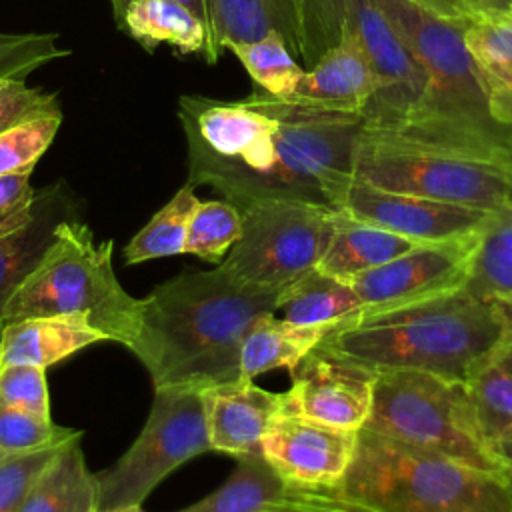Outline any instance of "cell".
<instances>
[{"mask_svg":"<svg viewBox=\"0 0 512 512\" xmlns=\"http://www.w3.org/2000/svg\"><path fill=\"white\" fill-rule=\"evenodd\" d=\"M286 414L360 430L368 420L376 370L314 346L290 374Z\"/></svg>","mask_w":512,"mask_h":512,"instance_id":"4fadbf2b","label":"cell"},{"mask_svg":"<svg viewBox=\"0 0 512 512\" xmlns=\"http://www.w3.org/2000/svg\"><path fill=\"white\" fill-rule=\"evenodd\" d=\"M62 220L66 216L60 214L54 198L44 194L38 196L36 212L26 224L0 234V318L14 290L40 262Z\"/></svg>","mask_w":512,"mask_h":512,"instance_id":"484cf974","label":"cell"},{"mask_svg":"<svg viewBox=\"0 0 512 512\" xmlns=\"http://www.w3.org/2000/svg\"><path fill=\"white\" fill-rule=\"evenodd\" d=\"M464 286L512 304V202L490 212L480 228Z\"/></svg>","mask_w":512,"mask_h":512,"instance_id":"83f0119b","label":"cell"},{"mask_svg":"<svg viewBox=\"0 0 512 512\" xmlns=\"http://www.w3.org/2000/svg\"><path fill=\"white\" fill-rule=\"evenodd\" d=\"M78 438H82L80 430L58 426L52 418L0 402V456L56 448Z\"/></svg>","mask_w":512,"mask_h":512,"instance_id":"d6a6232c","label":"cell"},{"mask_svg":"<svg viewBox=\"0 0 512 512\" xmlns=\"http://www.w3.org/2000/svg\"><path fill=\"white\" fill-rule=\"evenodd\" d=\"M66 54L52 32H0V78H26Z\"/></svg>","mask_w":512,"mask_h":512,"instance_id":"e575fe53","label":"cell"},{"mask_svg":"<svg viewBox=\"0 0 512 512\" xmlns=\"http://www.w3.org/2000/svg\"><path fill=\"white\" fill-rule=\"evenodd\" d=\"M284 286L244 282L220 264L182 272L142 298L130 352L154 390L200 388L240 380V352L252 324L276 312Z\"/></svg>","mask_w":512,"mask_h":512,"instance_id":"7a4b0ae2","label":"cell"},{"mask_svg":"<svg viewBox=\"0 0 512 512\" xmlns=\"http://www.w3.org/2000/svg\"><path fill=\"white\" fill-rule=\"evenodd\" d=\"M62 124V112L44 114L0 132V174L32 172L52 144Z\"/></svg>","mask_w":512,"mask_h":512,"instance_id":"836d02e7","label":"cell"},{"mask_svg":"<svg viewBox=\"0 0 512 512\" xmlns=\"http://www.w3.org/2000/svg\"><path fill=\"white\" fill-rule=\"evenodd\" d=\"M54 112H62L54 94L28 86L24 78H0V132Z\"/></svg>","mask_w":512,"mask_h":512,"instance_id":"74e56055","label":"cell"},{"mask_svg":"<svg viewBox=\"0 0 512 512\" xmlns=\"http://www.w3.org/2000/svg\"><path fill=\"white\" fill-rule=\"evenodd\" d=\"M242 234V214L228 200H200L190 216L184 254L220 264Z\"/></svg>","mask_w":512,"mask_h":512,"instance_id":"1f68e13d","label":"cell"},{"mask_svg":"<svg viewBox=\"0 0 512 512\" xmlns=\"http://www.w3.org/2000/svg\"><path fill=\"white\" fill-rule=\"evenodd\" d=\"M194 186L186 182L126 244L124 262L140 264L152 258L184 254L186 230L198 204Z\"/></svg>","mask_w":512,"mask_h":512,"instance_id":"f1b7e54d","label":"cell"},{"mask_svg":"<svg viewBox=\"0 0 512 512\" xmlns=\"http://www.w3.org/2000/svg\"><path fill=\"white\" fill-rule=\"evenodd\" d=\"M114 242H96L78 220H62L36 268L22 280L2 310V324L32 316L82 314L128 350L140 330L142 298L130 296L112 266Z\"/></svg>","mask_w":512,"mask_h":512,"instance_id":"8992f818","label":"cell"},{"mask_svg":"<svg viewBox=\"0 0 512 512\" xmlns=\"http://www.w3.org/2000/svg\"><path fill=\"white\" fill-rule=\"evenodd\" d=\"M354 178L370 186L494 212L512 202V174L362 132Z\"/></svg>","mask_w":512,"mask_h":512,"instance_id":"8fae6325","label":"cell"},{"mask_svg":"<svg viewBox=\"0 0 512 512\" xmlns=\"http://www.w3.org/2000/svg\"><path fill=\"white\" fill-rule=\"evenodd\" d=\"M366 430L458 460L508 474L472 404L468 384L416 370H378Z\"/></svg>","mask_w":512,"mask_h":512,"instance_id":"52a82bcc","label":"cell"},{"mask_svg":"<svg viewBox=\"0 0 512 512\" xmlns=\"http://www.w3.org/2000/svg\"><path fill=\"white\" fill-rule=\"evenodd\" d=\"M230 52L250 74L254 88L274 98L288 100L304 74V68L294 60L280 32H270L254 42L236 44Z\"/></svg>","mask_w":512,"mask_h":512,"instance_id":"4dcf8cb0","label":"cell"},{"mask_svg":"<svg viewBox=\"0 0 512 512\" xmlns=\"http://www.w3.org/2000/svg\"><path fill=\"white\" fill-rule=\"evenodd\" d=\"M298 48L312 64L344 30L356 38L378 78V94L364 110L366 126L402 118L420 98L424 72L398 28L376 0H298Z\"/></svg>","mask_w":512,"mask_h":512,"instance_id":"ba28073f","label":"cell"},{"mask_svg":"<svg viewBox=\"0 0 512 512\" xmlns=\"http://www.w3.org/2000/svg\"><path fill=\"white\" fill-rule=\"evenodd\" d=\"M378 78L356 38L336 32L330 46L304 70L288 100L344 112H364L378 94Z\"/></svg>","mask_w":512,"mask_h":512,"instance_id":"e0dca14e","label":"cell"},{"mask_svg":"<svg viewBox=\"0 0 512 512\" xmlns=\"http://www.w3.org/2000/svg\"><path fill=\"white\" fill-rule=\"evenodd\" d=\"M464 44L492 118L512 126V16L508 12L480 14L464 28Z\"/></svg>","mask_w":512,"mask_h":512,"instance_id":"ffe728a7","label":"cell"},{"mask_svg":"<svg viewBox=\"0 0 512 512\" xmlns=\"http://www.w3.org/2000/svg\"><path fill=\"white\" fill-rule=\"evenodd\" d=\"M98 484L80 438L64 444L40 472L18 512H96Z\"/></svg>","mask_w":512,"mask_h":512,"instance_id":"7402d4cb","label":"cell"},{"mask_svg":"<svg viewBox=\"0 0 512 512\" xmlns=\"http://www.w3.org/2000/svg\"><path fill=\"white\" fill-rule=\"evenodd\" d=\"M478 234L448 242H426L398 258L358 274L350 286L364 310L394 308L464 286Z\"/></svg>","mask_w":512,"mask_h":512,"instance_id":"7c38bea8","label":"cell"},{"mask_svg":"<svg viewBox=\"0 0 512 512\" xmlns=\"http://www.w3.org/2000/svg\"><path fill=\"white\" fill-rule=\"evenodd\" d=\"M330 330V326H300L274 312L260 316L242 344L240 380H254L274 368H286L292 374Z\"/></svg>","mask_w":512,"mask_h":512,"instance_id":"cb8c5ba5","label":"cell"},{"mask_svg":"<svg viewBox=\"0 0 512 512\" xmlns=\"http://www.w3.org/2000/svg\"><path fill=\"white\" fill-rule=\"evenodd\" d=\"M192 186L206 184L238 210L286 198L340 208L350 182L364 112L274 98L254 88L244 100L182 96Z\"/></svg>","mask_w":512,"mask_h":512,"instance_id":"6da1fadb","label":"cell"},{"mask_svg":"<svg viewBox=\"0 0 512 512\" xmlns=\"http://www.w3.org/2000/svg\"><path fill=\"white\" fill-rule=\"evenodd\" d=\"M128 2H132V0H110V4H112V14L116 16ZM174 2H180V4H184L186 8H190V10L204 22V26H208V8H206V0H174ZM206 34H208V30H206Z\"/></svg>","mask_w":512,"mask_h":512,"instance_id":"7bdbcfd3","label":"cell"},{"mask_svg":"<svg viewBox=\"0 0 512 512\" xmlns=\"http://www.w3.org/2000/svg\"><path fill=\"white\" fill-rule=\"evenodd\" d=\"M32 172L0 174V234L26 224L38 206L30 184Z\"/></svg>","mask_w":512,"mask_h":512,"instance_id":"f35d334b","label":"cell"},{"mask_svg":"<svg viewBox=\"0 0 512 512\" xmlns=\"http://www.w3.org/2000/svg\"><path fill=\"white\" fill-rule=\"evenodd\" d=\"M60 448L0 456V512H18L24 496Z\"/></svg>","mask_w":512,"mask_h":512,"instance_id":"8d00e7d4","label":"cell"},{"mask_svg":"<svg viewBox=\"0 0 512 512\" xmlns=\"http://www.w3.org/2000/svg\"><path fill=\"white\" fill-rule=\"evenodd\" d=\"M508 14L512 16V0H510V4H508Z\"/></svg>","mask_w":512,"mask_h":512,"instance_id":"bcb514c9","label":"cell"},{"mask_svg":"<svg viewBox=\"0 0 512 512\" xmlns=\"http://www.w3.org/2000/svg\"><path fill=\"white\" fill-rule=\"evenodd\" d=\"M512 328L510 306L466 286L362 310L316 346L372 370H416L470 384Z\"/></svg>","mask_w":512,"mask_h":512,"instance_id":"277c9868","label":"cell"},{"mask_svg":"<svg viewBox=\"0 0 512 512\" xmlns=\"http://www.w3.org/2000/svg\"><path fill=\"white\" fill-rule=\"evenodd\" d=\"M412 2L460 26H468L474 18L484 14L478 0H412Z\"/></svg>","mask_w":512,"mask_h":512,"instance_id":"60d3db41","label":"cell"},{"mask_svg":"<svg viewBox=\"0 0 512 512\" xmlns=\"http://www.w3.org/2000/svg\"><path fill=\"white\" fill-rule=\"evenodd\" d=\"M288 484L264 460V456H240L228 480L206 498L178 512H260L278 502Z\"/></svg>","mask_w":512,"mask_h":512,"instance_id":"4316f807","label":"cell"},{"mask_svg":"<svg viewBox=\"0 0 512 512\" xmlns=\"http://www.w3.org/2000/svg\"><path fill=\"white\" fill-rule=\"evenodd\" d=\"M358 430L280 414L262 438V456L276 474L296 488H334L346 474Z\"/></svg>","mask_w":512,"mask_h":512,"instance_id":"5bb4252c","label":"cell"},{"mask_svg":"<svg viewBox=\"0 0 512 512\" xmlns=\"http://www.w3.org/2000/svg\"><path fill=\"white\" fill-rule=\"evenodd\" d=\"M0 402L44 418H52L46 374L38 366H0Z\"/></svg>","mask_w":512,"mask_h":512,"instance_id":"d590c367","label":"cell"},{"mask_svg":"<svg viewBox=\"0 0 512 512\" xmlns=\"http://www.w3.org/2000/svg\"><path fill=\"white\" fill-rule=\"evenodd\" d=\"M482 12H508L510 0H478Z\"/></svg>","mask_w":512,"mask_h":512,"instance_id":"ee69618b","label":"cell"},{"mask_svg":"<svg viewBox=\"0 0 512 512\" xmlns=\"http://www.w3.org/2000/svg\"><path fill=\"white\" fill-rule=\"evenodd\" d=\"M492 448H494L498 460L502 462L504 470L508 474H512V426L492 442Z\"/></svg>","mask_w":512,"mask_h":512,"instance_id":"b9f144b4","label":"cell"},{"mask_svg":"<svg viewBox=\"0 0 512 512\" xmlns=\"http://www.w3.org/2000/svg\"><path fill=\"white\" fill-rule=\"evenodd\" d=\"M510 312H512V304ZM482 432L490 442L512 426V328L468 384Z\"/></svg>","mask_w":512,"mask_h":512,"instance_id":"f546056e","label":"cell"},{"mask_svg":"<svg viewBox=\"0 0 512 512\" xmlns=\"http://www.w3.org/2000/svg\"><path fill=\"white\" fill-rule=\"evenodd\" d=\"M418 244L384 228L360 222L340 208L332 240L316 270L350 284L358 274L382 266Z\"/></svg>","mask_w":512,"mask_h":512,"instance_id":"44dd1931","label":"cell"},{"mask_svg":"<svg viewBox=\"0 0 512 512\" xmlns=\"http://www.w3.org/2000/svg\"><path fill=\"white\" fill-rule=\"evenodd\" d=\"M0 334H2V322H0Z\"/></svg>","mask_w":512,"mask_h":512,"instance_id":"c3c4849f","label":"cell"},{"mask_svg":"<svg viewBox=\"0 0 512 512\" xmlns=\"http://www.w3.org/2000/svg\"><path fill=\"white\" fill-rule=\"evenodd\" d=\"M210 448L240 456H260L262 438L286 414V392H270L252 380H236L204 390Z\"/></svg>","mask_w":512,"mask_h":512,"instance_id":"2e32d148","label":"cell"},{"mask_svg":"<svg viewBox=\"0 0 512 512\" xmlns=\"http://www.w3.org/2000/svg\"><path fill=\"white\" fill-rule=\"evenodd\" d=\"M348 216L426 244L478 234L490 212L438 202L414 194L390 192L352 180L340 206Z\"/></svg>","mask_w":512,"mask_h":512,"instance_id":"9a60e30c","label":"cell"},{"mask_svg":"<svg viewBox=\"0 0 512 512\" xmlns=\"http://www.w3.org/2000/svg\"><path fill=\"white\" fill-rule=\"evenodd\" d=\"M104 340L106 336L82 314L22 318L2 324L0 366L30 364L46 370Z\"/></svg>","mask_w":512,"mask_h":512,"instance_id":"ac0fdd59","label":"cell"},{"mask_svg":"<svg viewBox=\"0 0 512 512\" xmlns=\"http://www.w3.org/2000/svg\"><path fill=\"white\" fill-rule=\"evenodd\" d=\"M298 0H206L208 46L204 58L214 64L224 50L280 32L290 50L298 48Z\"/></svg>","mask_w":512,"mask_h":512,"instance_id":"d6986e66","label":"cell"},{"mask_svg":"<svg viewBox=\"0 0 512 512\" xmlns=\"http://www.w3.org/2000/svg\"><path fill=\"white\" fill-rule=\"evenodd\" d=\"M424 72L416 104L364 132L418 150L490 164L512 174V126L492 118L464 44V28L412 0H376Z\"/></svg>","mask_w":512,"mask_h":512,"instance_id":"3957f363","label":"cell"},{"mask_svg":"<svg viewBox=\"0 0 512 512\" xmlns=\"http://www.w3.org/2000/svg\"><path fill=\"white\" fill-rule=\"evenodd\" d=\"M114 20L118 28L146 50L170 44L182 54H204L208 46L204 22L190 8L174 0H132Z\"/></svg>","mask_w":512,"mask_h":512,"instance_id":"603a6c76","label":"cell"},{"mask_svg":"<svg viewBox=\"0 0 512 512\" xmlns=\"http://www.w3.org/2000/svg\"><path fill=\"white\" fill-rule=\"evenodd\" d=\"M260 512H374L358 502L340 498L328 490L288 486V492Z\"/></svg>","mask_w":512,"mask_h":512,"instance_id":"ab89813d","label":"cell"},{"mask_svg":"<svg viewBox=\"0 0 512 512\" xmlns=\"http://www.w3.org/2000/svg\"><path fill=\"white\" fill-rule=\"evenodd\" d=\"M210 450L204 390H154L148 420L132 446L96 474V512L142 504L170 472Z\"/></svg>","mask_w":512,"mask_h":512,"instance_id":"9c48e42d","label":"cell"},{"mask_svg":"<svg viewBox=\"0 0 512 512\" xmlns=\"http://www.w3.org/2000/svg\"><path fill=\"white\" fill-rule=\"evenodd\" d=\"M242 234L220 262L230 274L260 286H286L316 268L340 208L264 198L240 208Z\"/></svg>","mask_w":512,"mask_h":512,"instance_id":"30bf717a","label":"cell"},{"mask_svg":"<svg viewBox=\"0 0 512 512\" xmlns=\"http://www.w3.org/2000/svg\"><path fill=\"white\" fill-rule=\"evenodd\" d=\"M108 512H144L140 504L136 506H124V508H116V510H108Z\"/></svg>","mask_w":512,"mask_h":512,"instance_id":"f6af8a7d","label":"cell"},{"mask_svg":"<svg viewBox=\"0 0 512 512\" xmlns=\"http://www.w3.org/2000/svg\"><path fill=\"white\" fill-rule=\"evenodd\" d=\"M508 478H510V486H512V474H508Z\"/></svg>","mask_w":512,"mask_h":512,"instance_id":"7dc6e473","label":"cell"},{"mask_svg":"<svg viewBox=\"0 0 512 512\" xmlns=\"http://www.w3.org/2000/svg\"><path fill=\"white\" fill-rule=\"evenodd\" d=\"M328 492L374 512H512L508 474L360 428L352 462Z\"/></svg>","mask_w":512,"mask_h":512,"instance_id":"5b68a950","label":"cell"},{"mask_svg":"<svg viewBox=\"0 0 512 512\" xmlns=\"http://www.w3.org/2000/svg\"><path fill=\"white\" fill-rule=\"evenodd\" d=\"M362 310L364 306L350 284L326 276L316 268L286 284L276 308L288 322L330 328H336Z\"/></svg>","mask_w":512,"mask_h":512,"instance_id":"d4e9b609","label":"cell"}]
</instances>
